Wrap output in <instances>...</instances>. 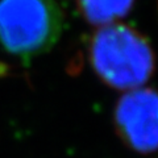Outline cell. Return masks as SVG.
Here are the masks:
<instances>
[{
	"label": "cell",
	"instance_id": "6da1fadb",
	"mask_svg": "<svg viewBox=\"0 0 158 158\" xmlns=\"http://www.w3.org/2000/svg\"><path fill=\"white\" fill-rule=\"evenodd\" d=\"M90 58L102 81L117 90L140 88L152 77L154 67L146 38L120 23L99 27L91 41Z\"/></svg>",
	"mask_w": 158,
	"mask_h": 158
},
{
	"label": "cell",
	"instance_id": "7a4b0ae2",
	"mask_svg": "<svg viewBox=\"0 0 158 158\" xmlns=\"http://www.w3.org/2000/svg\"><path fill=\"white\" fill-rule=\"evenodd\" d=\"M62 27L53 0H0V45L12 56L31 59L49 52Z\"/></svg>",
	"mask_w": 158,
	"mask_h": 158
},
{
	"label": "cell",
	"instance_id": "3957f363",
	"mask_svg": "<svg viewBox=\"0 0 158 158\" xmlns=\"http://www.w3.org/2000/svg\"><path fill=\"white\" fill-rule=\"evenodd\" d=\"M157 94L150 88H135L120 98L115 120L120 136L127 145L142 154L157 148Z\"/></svg>",
	"mask_w": 158,
	"mask_h": 158
},
{
	"label": "cell",
	"instance_id": "277c9868",
	"mask_svg": "<svg viewBox=\"0 0 158 158\" xmlns=\"http://www.w3.org/2000/svg\"><path fill=\"white\" fill-rule=\"evenodd\" d=\"M135 0H78L83 16L92 25L103 27L124 17Z\"/></svg>",
	"mask_w": 158,
	"mask_h": 158
}]
</instances>
